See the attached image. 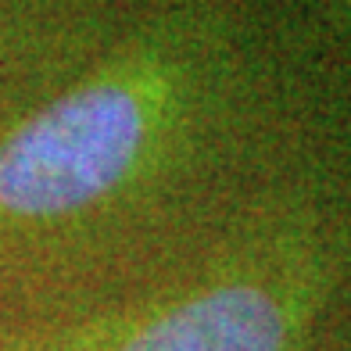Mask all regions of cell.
<instances>
[{"label": "cell", "instance_id": "obj_1", "mask_svg": "<svg viewBox=\"0 0 351 351\" xmlns=\"http://www.w3.org/2000/svg\"><path fill=\"white\" fill-rule=\"evenodd\" d=\"M201 65L183 36L133 40L0 130V237H43L130 194L180 140Z\"/></svg>", "mask_w": 351, "mask_h": 351}, {"label": "cell", "instance_id": "obj_2", "mask_svg": "<svg viewBox=\"0 0 351 351\" xmlns=\"http://www.w3.org/2000/svg\"><path fill=\"white\" fill-rule=\"evenodd\" d=\"M348 276L351 222L298 215L165 294L0 326V351H305Z\"/></svg>", "mask_w": 351, "mask_h": 351}, {"label": "cell", "instance_id": "obj_3", "mask_svg": "<svg viewBox=\"0 0 351 351\" xmlns=\"http://www.w3.org/2000/svg\"><path fill=\"white\" fill-rule=\"evenodd\" d=\"M25 8H33V0H0V65H25L33 51Z\"/></svg>", "mask_w": 351, "mask_h": 351}, {"label": "cell", "instance_id": "obj_4", "mask_svg": "<svg viewBox=\"0 0 351 351\" xmlns=\"http://www.w3.org/2000/svg\"><path fill=\"white\" fill-rule=\"evenodd\" d=\"M337 8H344V11H348V19H351V0H337Z\"/></svg>", "mask_w": 351, "mask_h": 351}]
</instances>
